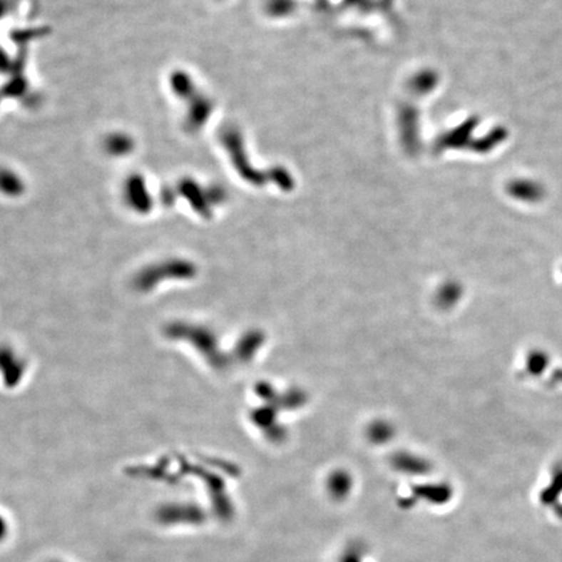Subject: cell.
Wrapping results in <instances>:
<instances>
[{
    "label": "cell",
    "mask_w": 562,
    "mask_h": 562,
    "mask_svg": "<svg viewBox=\"0 0 562 562\" xmlns=\"http://www.w3.org/2000/svg\"><path fill=\"white\" fill-rule=\"evenodd\" d=\"M192 267L184 260L172 259L162 263H155L140 270V274L134 277V285L140 292H148L160 285L162 280H178L186 279L192 274Z\"/></svg>",
    "instance_id": "cell-1"
},
{
    "label": "cell",
    "mask_w": 562,
    "mask_h": 562,
    "mask_svg": "<svg viewBox=\"0 0 562 562\" xmlns=\"http://www.w3.org/2000/svg\"><path fill=\"white\" fill-rule=\"evenodd\" d=\"M25 371V363L15 350L8 347H0V375L7 387H16L21 380Z\"/></svg>",
    "instance_id": "cell-2"
},
{
    "label": "cell",
    "mask_w": 562,
    "mask_h": 562,
    "mask_svg": "<svg viewBox=\"0 0 562 562\" xmlns=\"http://www.w3.org/2000/svg\"><path fill=\"white\" fill-rule=\"evenodd\" d=\"M4 533H6V522L0 517V539L4 536Z\"/></svg>",
    "instance_id": "cell-3"
}]
</instances>
